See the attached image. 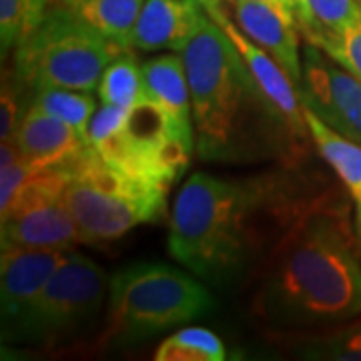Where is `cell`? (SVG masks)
I'll return each instance as SVG.
<instances>
[{
	"label": "cell",
	"mask_w": 361,
	"mask_h": 361,
	"mask_svg": "<svg viewBox=\"0 0 361 361\" xmlns=\"http://www.w3.org/2000/svg\"><path fill=\"white\" fill-rule=\"evenodd\" d=\"M109 279L92 259L68 251L23 315L6 325L4 337L54 345L77 336L101 315L109 299Z\"/></svg>",
	"instance_id": "obj_7"
},
{
	"label": "cell",
	"mask_w": 361,
	"mask_h": 361,
	"mask_svg": "<svg viewBox=\"0 0 361 361\" xmlns=\"http://www.w3.org/2000/svg\"><path fill=\"white\" fill-rule=\"evenodd\" d=\"M193 104L195 147L211 163H295L305 141L261 89L241 52L203 11L180 51Z\"/></svg>",
	"instance_id": "obj_3"
},
{
	"label": "cell",
	"mask_w": 361,
	"mask_h": 361,
	"mask_svg": "<svg viewBox=\"0 0 361 361\" xmlns=\"http://www.w3.org/2000/svg\"><path fill=\"white\" fill-rule=\"evenodd\" d=\"M303 75L297 85L303 109L361 145V80L307 42L301 51Z\"/></svg>",
	"instance_id": "obj_10"
},
{
	"label": "cell",
	"mask_w": 361,
	"mask_h": 361,
	"mask_svg": "<svg viewBox=\"0 0 361 361\" xmlns=\"http://www.w3.org/2000/svg\"><path fill=\"white\" fill-rule=\"evenodd\" d=\"M303 116L319 155L336 171L355 205H361V145L325 125L310 109H303Z\"/></svg>",
	"instance_id": "obj_17"
},
{
	"label": "cell",
	"mask_w": 361,
	"mask_h": 361,
	"mask_svg": "<svg viewBox=\"0 0 361 361\" xmlns=\"http://www.w3.org/2000/svg\"><path fill=\"white\" fill-rule=\"evenodd\" d=\"M13 141L20 159L37 171L63 165L90 145L73 127L30 101Z\"/></svg>",
	"instance_id": "obj_14"
},
{
	"label": "cell",
	"mask_w": 361,
	"mask_h": 361,
	"mask_svg": "<svg viewBox=\"0 0 361 361\" xmlns=\"http://www.w3.org/2000/svg\"><path fill=\"white\" fill-rule=\"evenodd\" d=\"M313 44L319 47L337 65H341L361 80V23L336 35L325 32L322 39Z\"/></svg>",
	"instance_id": "obj_23"
},
{
	"label": "cell",
	"mask_w": 361,
	"mask_h": 361,
	"mask_svg": "<svg viewBox=\"0 0 361 361\" xmlns=\"http://www.w3.org/2000/svg\"><path fill=\"white\" fill-rule=\"evenodd\" d=\"M68 169L65 201L85 243L113 241L167 215L169 187L116 171L92 145L71 159Z\"/></svg>",
	"instance_id": "obj_5"
},
{
	"label": "cell",
	"mask_w": 361,
	"mask_h": 361,
	"mask_svg": "<svg viewBox=\"0 0 361 361\" xmlns=\"http://www.w3.org/2000/svg\"><path fill=\"white\" fill-rule=\"evenodd\" d=\"M207 14L225 30V35L231 39L233 44L237 47V51L241 52L243 61L249 66L251 75L261 85V89L265 90V94L287 116V121L291 123V127H293L297 135L305 141L310 130H307V125H305V116H303V106H301V101H299V92H297V87L293 85V80L289 78V75L285 73L281 66L277 65V61L271 56L269 52L263 51L259 44H255L239 26L233 23L231 18L227 16V13H225V8L209 11Z\"/></svg>",
	"instance_id": "obj_13"
},
{
	"label": "cell",
	"mask_w": 361,
	"mask_h": 361,
	"mask_svg": "<svg viewBox=\"0 0 361 361\" xmlns=\"http://www.w3.org/2000/svg\"><path fill=\"white\" fill-rule=\"evenodd\" d=\"M225 345L205 327H180L165 337L155 351V361H223Z\"/></svg>",
	"instance_id": "obj_20"
},
{
	"label": "cell",
	"mask_w": 361,
	"mask_h": 361,
	"mask_svg": "<svg viewBox=\"0 0 361 361\" xmlns=\"http://www.w3.org/2000/svg\"><path fill=\"white\" fill-rule=\"evenodd\" d=\"M35 173H37V169L30 167L23 159L14 161L11 165L0 167V211L8 209L14 197L23 189V185Z\"/></svg>",
	"instance_id": "obj_26"
},
{
	"label": "cell",
	"mask_w": 361,
	"mask_h": 361,
	"mask_svg": "<svg viewBox=\"0 0 361 361\" xmlns=\"http://www.w3.org/2000/svg\"><path fill=\"white\" fill-rule=\"evenodd\" d=\"M249 281L251 313L277 329L361 315V255L348 207L327 193L311 197Z\"/></svg>",
	"instance_id": "obj_2"
},
{
	"label": "cell",
	"mask_w": 361,
	"mask_h": 361,
	"mask_svg": "<svg viewBox=\"0 0 361 361\" xmlns=\"http://www.w3.org/2000/svg\"><path fill=\"white\" fill-rule=\"evenodd\" d=\"M203 11L199 0H145L133 35V49L180 52L195 32Z\"/></svg>",
	"instance_id": "obj_15"
},
{
	"label": "cell",
	"mask_w": 361,
	"mask_h": 361,
	"mask_svg": "<svg viewBox=\"0 0 361 361\" xmlns=\"http://www.w3.org/2000/svg\"><path fill=\"white\" fill-rule=\"evenodd\" d=\"M357 231L361 235V205H357Z\"/></svg>",
	"instance_id": "obj_28"
},
{
	"label": "cell",
	"mask_w": 361,
	"mask_h": 361,
	"mask_svg": "<svg viewBox=\"0 0 361 361\" xmlns=\"http://www.w3.org/2000/svg\"><path fill=\"white\" fill-rule=\"evenodd\" d=\"M307 4L323 35H336L361 23V4L357 0H307Z\"/></svg>",
	"instance_id": "obj_24"
},
{
	"label": "cell",
	"mask_w": 361,
	"mask_h": 361,
	"mask_svg": "<svg viewBox=\"0 0 361 361\" xmlns=\"http://www.w3.org/2000/svg\"><path fill=\"white\" fill-rule=\"evenodd\" d=\"M68 180V161L40 169L26 180L8 209L0 211V245L73 251V247L85 243L77 221L66 207Z\"/></svg>",
	"instance_id": "obj_9"
},
{
	"label": "cell",
	"mask_w": 361,
	"mask_h": 361,
	"mask_svg": "<svg viewBox=\"0 0 361 361\" xmlns=\"http://www.w3.org/2000/svg\"><path fill=\"white\" fill-rule=\"evenodd\" d=\"M20 82L14 75L6 77L2 75V99H0V139L2 141H13L18 125L23 121L28 104L23 103V90Z\"/></svg>",
	"instance_id": "obj_25"
},
{
	"label": "cell",
	"mask_w": 361,
	"mask_h": 361,
	"mask_svg": "<svg viewBox=\"0 0 361 361\" xmlns=\"http://www.w3.org/2000/svg\"><path fill=\"white\" fill-rule=\"evenodd\" d=\"M127 51L56 0L39 28L14 49L13 75L30 90L61 87L92 92L106 66Z\"/></svg>",
	"instance_id": "obj_6"
},
{
	"label": "cell",
	"mask_w": 361,
	"mask_h": 361,
	"mask_svg": "<svg viewBox=\"0 0 361 361\" xmlns=\"http://www.w3.org/2000/svg\"><path fill=\"white\" fill-rule=\"evenodd\" d=\"M99 99L104 104L133 109L142 99V73L133 52H123L115 59L101 77Z\"/></svg>",
	"instance_id": "obj_22"
},
{
	"label": "cell",
	"mask_w": 361,
	"mask_h": 361,
	"mask_svg": "<svg viewBox=\"0 0 361 361\" xmlns=\"http://www.w3.org/2000/svg\"><path fill=\"white\" fill-rule=\"evenodd\" d=\"M311 197L283 175L225 179L195 173L171 207L169 255L213 287L251 279Z\"/></svg>",
	"instance_id": "obj_1"
},
{
	"label": "cell",
	"mask_w": 361,
	"mask_h": 361,
	"mask_svg": "<svg viewBox=\"0 0 361 361\" xmlns=\"http://www.w3.org/2000/svg\"><path fill=\"white\" fill-rule=\"evenodd\" d=\"M201 2V6L205 8L207 13L209 11H217V8H223V2L221 0H199Z\"/></svg>",
	"instance_id": "obj_27"
},
{
	"label": "cell",
	"mask_w": 361,
	"mask_h": 361,
	"mask_svg": "<svg viewBox=\"0 0 361 361\" xmlns=\"http://www.w3.org/2000/svg\"><path fill=\"white\" fill-rule=\"evenodd\" d=\"M30 103L44 109L49 115L61 118L68 127L77 130L85 141L90 142L89 127L97 113V103L90 97V92L61 89V87H40L32 90Z\"/></svg>",
	"instance_id": "obj_19"
},
{
	"label": "cell",
	"mask_w": 361,
	"mask_h": 361,
	"mask_svg": "<svg viewBox=\"0 0 361 361\" xmlns=\"http://www.w3.org/2000/svg\"><path fill=\"white\" fill-rule=\"evenodd\" d=\"M68 251L2 247L0 255V299L4 327L14 323L28 303L39 295Z\"/></svg>",
	"instance_id": "obj_11"
},
{
	"label": "cell",
	"mask_w": 361,
	"mask_h": 361,
	"mask_svg": "<svg viewBox=\"0 0 361 361\" xmlns=\"http://www.w3.org/2000/svg\"><path fill=\"white\" fill-rule=\"evenodd\" d=\"M215 297L191 271L167 263H133L109 279L106 343H139L173 327L205 317Z\"/></svg>",
	"instance_id": "obj_4"
},
{
	"label": "cell",
	"mask_w": 361,
	"mask_h": 361,
	"mask_svg": "<svg viewBox=\"0 0 361 361\" xmlns=\"http://www.w3.org/2000/svg\"><path fill=\"white\" fill-rule=\"evenodd\" d=\"M56 0H0V44L2 56L25 42L44 20Z\"/></svg>",
	"instance_id": "obj_21"
},
{
	"label": "cell",
	"mask_w": 361,
	"mask_h": 361,
	"mask_svg": "<svg viewBox=\"0 0 361 361\" xmlns=\"http://www.w3.org/2000/svg\"><path fill=\"white\" fill-rule=\"evenodd\" d=\"M231 6L235 25L263 51L269 52L297 87L301 82L303 65L299 49L301 32L295 20L281 8H275L265 2L237 0L231 2Z\"/></svg>",
	"instance_id": "obj_12"
},
{
	"label": "cell",
	"mask_w": 361,
	"mask_h": 361,
	"mask_svg": "<svg viewBox=\"0 0 361 361\" xmlns=\"http://www.w3.org/2000/svg\"><path fill=\"white\" fill-rule=\"evenodd\" d=\"M142 97L157 104L183 133L195 137L193 104L180 54H161L141 66Z\"/></svg>",
	"instance_id": "obj_16"
},
{
	"label": "cell",
	"mask_w": 361,
	"mask_h": 361,
	"mask_svg": "<svg viewBox=\"0 0 361 361\" xmlns=\"http://www.w3.org/2000/svg\"><path fill=\"white\" fill-rule=\"evenodd\" d=\"M92 147L116 171L171 187L189 165L195 137L142 97L129 109L125 125Z\"/></svg>",
	"instance_id": "obj_8"
},
{
	"label": "cell",
	"mask_w": 361,
	"mask_h": 361,
	"mask_svg": "<svg viewBox=\"0 0 361 361\" xmlns=\"http://www.w3.org/2000/svg\"><path fill=\"white\" fill-rule=\"evenodd\" d=\"M61 2L103 37L115 40L125 49H133V35L145 0H61Z\"/></svg>",
	"instance_id": "obj_18"
}]
</instances>
